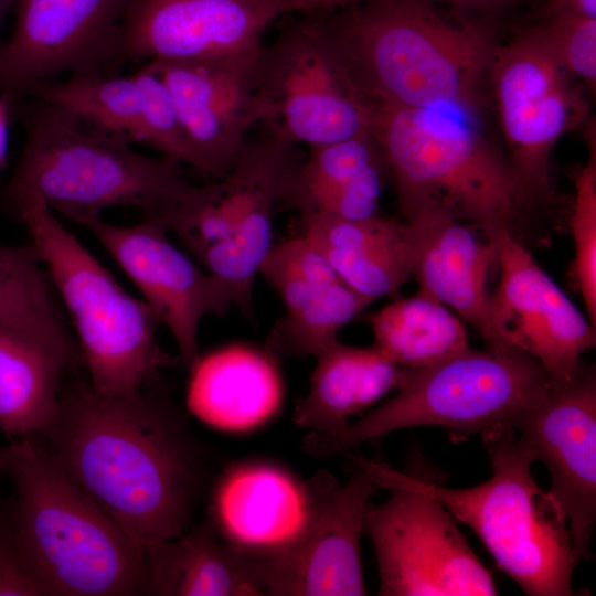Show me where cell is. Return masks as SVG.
Here are the masks:
<instances>
[{
	"instance_id": "obj_1",
	"label": "cell",
	"mask_w": 596,
	"mask_h": 596,
	"mask_svg": "<svg viewBox=\"0 0 596 596\" xmlns=\"http://www.w3.org/2000/svg\"><path fill=\"white\" fill-rule=\"evenodd\" d=\"M42 435L61 469L142 547L188 531L202 462L166 404L145 391L100 395L78 381Z\"/></svg>"
},
{
	"instance_id": "obj_2",
	"label": "cell",
	"mask_w": 596,
	"mask_h": 596,
	"mask_svg": "<svg viewBox=\"0 0 596 596\" xmlns=\"http://www.w3.org/2000/svg\"><path fill=\"white\" fill-rule=\"evenodd\" d=\"M25 130L13 174L0 190V210L15 219L40 201L82 224L110 206H129L171 232L201 185L170 156L148 157L117 135L35 98L10 106Z\"/></svg>"
},
{
	"instance_id": "obj_3",
	"label": "cell",
	"mask_w": 596,
	"mask_h": 596,
	"mask_svg": "<svg viewBox=\"0 0 596 596\" xmlns=\"http://www.w3.org/2000/svg\"><path fill=\"white\" fill-rule=\"evenodd\" d=\"M12 479L23 562L41 596H131L146 590L140 542L79 488L36 435L0 449Z\"/></svg>"
},
{
	"instance_id": "obj_4",
	"label": "cell",
	"mask_w": 596,
	"mask_h": 596,
	"mask_svg": "<svg viewBox=\"0 0 596 596\" xmlns=\"http://www.w3.org/2000/svg\"><path fill=\"white\" fill-rule=\"evenodd\" d=\"M363 94L403 108L469 107L490 68L487 31L428 0H368L328 17Z\"/></svg>"
},
{
	"instance_id": "obj_5",
	"label": "cell",
	"mask_w": 596,
	"mask_h": 596,
	"mask_svg": "<svg viewBox=\"0 0 596 596\" xmlns=\"http://www.w3.org/2000/svg\"><path fill=\"white\" fill-rule=\"evenodd\" d=\"M371 132L404 217L437 209L478 228L489 242L508 232L525 245L529 212L540 201L510 160L467 124L437 108L375 104Z\"/></svg>"
},
{
	"instance_id": "obj_6",
	"label": "cell",
	"mask_w": 596,
	"mask_h": 596,
	"mask_svg": "<svg viewBox=\"0 0 596 596\" xmlns=\"http://www.w3.org/2000/svg\"><path fill=\"white\" fill-rule=\"evenodd\" d=\"M552 382L530 354L512 347L471 348L435 365L406 370L396 394L331 436L308 435L305 449L318 457L394 430L437 426L464 441L497 425L514 424L547 395Z\"/></svg>"
},
{
	"instance_id": "obj_7",
	"label": "cell",
	"mask_w": 596,
	"mask_h": 596,
	"mask_svg": "<svg viewBox=\"0 0 596 596\" xmlns=\"http://www.w3.org/2000/svg\"><path fill=\"white\" fill-rule=\"evenodd\" d=\"M480 434L492 467L487 481L461 489L424 477H415L416 482L473 531L526 595H574L572 576L579 560L565 518L534 481L533 450L510 426Z\"/></svg>"
},
{
	"instance_id": "obj_8",
	"label": "cell",
	"mask_w": 596,
	"mask_h": 596,
	"mask_svg": "<svg viewBox=\"0 0 596 596\" xmlns=\"http://www.w3.org/2000/svg\"><path fill=\"white\" fill-rule=\"evenodd\" d=\"M15 220L28 228L72 317L93 390L105 396L143 391L171 363L159 345L153 311L129 295L45 203H29Z\"/></svg>"
},
{
	"instance_id": "obj_9",
	"label": "cell",
	"mask_w": 596,
	"mask_h": 596,
	"mask_svg": "<svg viewBox=\"0 0 596 596\" xmlns=\"http://www.w3.org/2000/svg\"><path fill=\"white\" fill-rule=\"evenodd\" d=\"M296 147L268 132L247 140L230 171L203 184L174 233L252 322L255 280L274 246V214L298 163Z\"/></svg>"
},
{
	"instance_id": "obj_10",
	"label": "cell",
	"mask_w": 596,
	"mask_h": 596,
	"mask_svg": "<svg viewBox=\"0 0 596 596\" xmlns=\"http://www.w3.org/2000/svg\"><path fill=\"white\" fill-rule=\"evenodd\" d=\"M258 124L309 147L371 131L374 103L356 84L327 17L286 24L262 46Z\"/></svg>"
},
{
	"instance_id": "obj_11",
	"label": "cell",
	"mask_w": 596,
	"mask_h": 596,
	"mask_svg": "<svg viewBox=\"0 0 596 596\" xmlns=\"http://www.w3.org/2000/svg\"><path fill=\"white\" fill-rule=\"evenodd\" d=\"M391 494L369 505L364 531L379 570L381 596L497 595L491 573L471 550L456 519L415 477L363 459Z\"/></svg>"
},
{
	"instance_id": "obj_12",
	"label": "cell",
	"mask_w": 596,
	"mask_h": 596,
	"mask_svg": "<svg viewBox=\"0 0 596 596\" xmlns=\"http://www.w3.org/2000/svg\"><path fill=\"white\" fill-rule=\"evenodd\" d=\"M489 73L509 160L529 191L549 201L551 152L584 120V99L530 31L494 47Z\"/></svg>"
},
{
	"instance_id": "obj_13",
	"label": "cell",
	"mask_w": 596,
	"mask_h": 596,
	"mask_svg": "<svg viewBox=\"0 0 596 596\" xmlns=\"http://www.w3.org/2000/svg\"><path fill=\"white\" fill-rule=\"evenodd\" d=\"M494 246L499 284L488 299L491 348L512 347L534 358L552 384L568 381L595 327L541 268L525 245L501 232Z\"/></svg>"
},
{
	"instance_id": "obj_14",
	"label": "cell",
	"mask_w": 596,
	"mask_h": 596,
	"mask_svg": "<svg viewBox=\"0 0 596 596\" xmlns=\"http://www.w3.org/2000/svg\"><path fill=\"white\" fill-rule=\"evenodd\" d=\"M344 483L327 470L308 479L312 507L299 542L265 571L267 595L361 596L366 594L361 535L377 485L363 459Z\"/></svg>"
},
{
	"instance_id": "obj_15",
	"label": "cell",
	"mask_w": 596,
	"mask_h": 596,
	"mask_svg": "<svg viewBox=\"0 0 596 596\" xmlns=\"http://www.w3.org/2000/svg\"><path fill=\"white\" fill-rule=\"evenodd\" d=\"M81 225L138 287L158 321L172 334L180 362L190 368L200 355L202 320L210 315L223 316L233 307L228 291L178 248L167 227L156 221L116 225L97 216Z\"/></svg>"
},
{
	"instance_id": "obj_16",
	"label": "cell",
	"mask_w": 596,
	"mask_h": 596,
	"mask_svg": "<svg viewBox=\"0 0 596 596\" xmlns=\"http://www.w3.org/2000/svg\"><path fill=\"white\" fill-rule=\"evenodd\" d=\"M278 15L272 0H129L107 67L255 50Z\"/></svg>"
},
{
	"instance_id": "obj_17",
	"label": "cell",
	"mask_w": 596,
	"mask_h": 596,
	"mask_svg": "<svg viewBox=\"0 0 596 596\" xmlns=\"http://www.w3.org/2000/svg\"><path fill=\"white\" fill-rule=\"evenodd\" d=\"M129 0H15V24L0 49V92L10 106L34 83L100 72Z\"/></svg>"
},
{
	"instance_id": "obj_18",
	"label": "cell",
	"mask_w": 596,
	"mask_h": 596,
	"mask_svg": "<svg viewBox=\"0 0 596 596\" xmlns=\"http://www.w3.org/2000/svg\"><path fill=\"white\" fill-rule=\"evenodd\" d=\"M549 470L547 491L565 518L578 560L589 552L596 522V374L581 362L552 384L544 400L513 427Z\"/></svg>"
},
{
	"instance_id": "obj_19",
	"label": "cell",
	"mask_w": 596,
	"mask_h": 596,
	"mask_svg": "<svg viewBox=\"0 0 596 596\" xmlns=\"http://www.w3.org/2000/svg\"><path fill=\"white\" fill-rule=\"evenodd\" d=\"M262 46L203 61H149L171 94L200 160L201 174L211 180L230 171L247 141V132L258 124Z\"/></svg>"
},
{
	"instance_id": "obj_20",
	"label": "cell",
	"mask_w": 596,
	"mask_h": 596,
	"mask_svg": "<svg viewBox=\"0 0 596 596\" xmlns=\"http://www.w3.org/2000/svg\"><path fill=\"white\" fill-rule=\"evenodd\" d=\"M311 507L308 480L268 460H246L217 479L209 519L223 542L265 572L299 542Z\"/></svg>"
},
{
	"instance_id": "obj_21",
	"label": "cell",
	"mask_w": 596,
	"mask_h": 596,
	"mask_svg": "<svg viewBox=\"0 0 596 596\" xmlns=\"http://www.w3.org/2000/svg\"><path fill=\"white\" fill-rule=\"evenodd\" d=\"M404 220L414 233L413 273L419 290L454 309L492 342L488 321V276L494 246L478 228L437 209H421Z\"/></svg>"
},
{
	"instance_id": "obj_22",
	"label": "cell",
	"mask_w": 596,
	"mask_h": 596,
	"mask_svg": "<svg viewBox=\"0 0 596 596\" xmlns=\"http://www.w3.org/2000/svg\"><path fill=\"white\" fill-rule=\"evenodd\" d=\"M283 397L278 359L266 347L230 343L190 365L188 408L214 428L253 430L279 412Z\"/></svg>"
},
{
	"instance_id": "obj_23",
	"label": "cell",
	"mask_w": 596,
	"mask_h": 596,
	"mask_svg": "<svg viewBox=\"0 0 596 596\" xmlns=\"http://www.w3.org/2000/svg\"><path fill=\"white\" fill-rule=\"evenodd\" d=\"M389 175L383 152L371 131L309 147L289 173L280 206L298 215L361 220L379 215Z\"/></svg>"
},
{
	"instance_id": "obj_24",
	"label": "cell",
	"mask_w": 596,
	"mask_h": 596,
	"mask_svg": "<svg viewBox=\"0 0 596 596\" xmlns=\"http://www.w3.org/2000/svg\"><path fill=\"white\" fill-rule=\"evenodd\" d=\"M298 227L340 279L372 301L395 295L412 276L414 233L405 220L310 214L298 216Z\"/></svg>"
},
{
	"instance_id": "obj_25",
	"label": "cell",
	"mask_w": 596,
	"mask_h": 596,
	"mask_svg": "<svg viewBox=\"0 0 596 596\" xmlns=\"http://www.w3.org/2000/svg\"><path fill=\"white\" fill-rule=\"evenodd\" d=\"M147 595H267L263 565L217 535L207 518L182 535L143 545Z\"/></svg>"
},
{
	"instance_id": "obj_26",
	"label": "cell",
	"mask_w": 596,
	"mask_h": 596,
	"mask_svg": "<svg viewBox=\"0 0 596 596\" xmlns=\"http://www.w3.org/2000/svg\"><path fill=\"white\" fill-rule=\"evenodd\" d=\"M309 391L296 404V425L316 436H331L350 418L397 389L406 369L374 345L353 347L338 340L317 356Z\"/></svg>"
},
{
	"instance_id": "obj_27",
	"label": "cell",
	"mask_w": 596,
	"mask_h": 596,
	"mask_svg": "<svg viewBox=\"0 0 596 596\" xmlns=\"http://www.w3.org/2000/svg\"><path fill=\"white\" fill-rule=\"evenodd\" d=\"M274 290L284 304L285 315L269 332L266 348L277 359L317 356L373 302L341 279L288 277Z\"/></svg>"
},
{
	"instance_id": "obj_28",
	"label": "cell",
	"mask_w": 596,
	"mask_h": 596,
	"mask_svg": "<svg viewBox=\"0 0 596 596\" xmlns=\"http://www.w3.org/2000/svg\"><path fill=\"white\" fill-rule=\"evenodd\" d=\"M0 328L46 349L67 366L78 362L52 283L32 244L0 245Z\"/></svg>"
},
{
	"instance_id": "obj_29",
	"label": "cell",
	"mask_w": 596,
	"mask_h": 596,
	"mask_svg": "<svg viewBox=\"0 0 596 596\" xmlns=\"http://www.w3.org/2000/svg\"><path fill=\"white\" fill-rule=\"evenodd\" d=\"M374 347L406 370L435 365L469 349L462 322L448 307L418 290L371 315Z\"/></svg>"
},
{
	"instance_id": "obj_30",
	"label": "cell",
	"mask_w": 596,
	"mask_h": 596,
	"mask_svg": "<svg viewBox=\"0 0 596 596\" xmlns=\"http://www.w3.org/2000/svg\"><path fill=\"white\" fill-rule=\"evenodd\" d=\"M66 366L46 349L0 328V429L7 437L45 432L58 406Z\"/></svg>"
},
{
	"instance_id": "obj_31",
	"label": "cell",
	"mask_w": 596,
	"mask_h": 596,
	"mask_svg": "<svg viewBox=\"0 0 596 596\" xmlns=\"http://www.w3.org/2000/svg\"><path fill=\"white\" fill-rule=\"evenodd\" d=\"M25 97L47 103L129 142H142L141 95L132 75L71 74L64 81L34 83Z\"/></svg>"
},
{
	"instance_id": "obj_32",
	"label": "cell",
	"mask_w": 596,
	"mask_h": 596,
	"mask_svg": "<svg viewBox=\"0 0 596 596\" xmlns=\"http://www.w3.org/2000/svg\"><path fill=\"white\" fill-rule=\"evenodd\" d=\"M587 163L575 175V195L570 216L574 242L571 275L583 297L589 322L596 327V147L588 135Z\"/></svg>"
},
{
	"instance_id": "obj_33",
	"label": "cell",
	"mask_w": 596,
	"mask_h": 596,
	"mask_svg": "<svg viewBox=\"0 0 596 596\" xmlns=\"http://www.w3.org/2000/svg\"><path fill=\"white\" fill-rule=\"evenodd\" d=\"M142 104V143L178 159L201 173L200 160L179 118L171 94L156 65L146 62L131 74Z\"/></svg>"
},
{
	"instance_id": "obj_34",
	"label": "cell",
	"mask_w": 596,
	"mask_h": 596,
	"mask_svg": "<svg viewBox=\"0 0 596 596\" xmlns=\"http://www.w3.org/2000/svg\"><path fill=\"white\" fill-rule=\"evenodd\" d=\"M565 72L581 78L589 92L596 86V19L560 15L530 30Z\"/></svg>"
},
{
	"instance_id": "obj_35",
	"label": "cell",
	"mask_w": 596,
	"mask_h": 596,
	"mask_svg": "<svg viewBox=\"0 0 596 596\" xmlns=\"http://www.w3.org/2000/svg\"><path fill=\"white\" fill-rule=\"evenodd\" d=\"M39 595L18 545L13 513L0 514V596Z\"/></svg>"
},
{
	"instance_id": "obj_36",
	"label": "cell",
	"mask_w": 596,
	"mask_h": 596,
	"mask_svg": "<svg viewBox=\"0 0 596 596\" xmlns=\"http://www.w3.org/2000/svg\"><path fill=\"white\" fill-rule=\"evenodd\" d=\"M543 14L546 19L560 15L596 19V0H547Z\"/></svg>"
},
{
	"instance_id": "obj_37",
	"label": "cell",
	"mask_w": 596,
	"mask_h": 596,
	"mask_svg": "<svg viewBox=\"0 0 596 596\" xmlns=\"http://www.w3.org/2000/svg\"><path fill=\"white\" fill-rule=\"evenodd\" d=\"M281 13H317L339 7L354 6L361 0H272Z\"/></svg>"
},
{
	"instance_id": "obj_38",
	"label": "cell",
	"mask_w": 596,
	"mask_h": 596,
	"mask_svg": "<svg viewBox=\"0 0 596 596\" xmlns=\"http://www.w3.org/2000/svg\"><path fill=\"white\" fill-rule=\"evenodd\" d=\"M10 119H11L10 108L0 92V182H1L2 171L8 160V140H9L8 127L10 124Z\"/></svg>"
},
{
	"instance_id": "obj_39",
	"label": "cell",
	"mask_w": 596,
	"mask_h": 596,
	"mask_svg": "<svg viewBox=\"0 0 596 596\" xmlns=\"http://www.w3.org/2000/svg\"><path fill=\"white\" fill-rule=\"evenodd\" d=\"M433 1V0H428ZM466 9H490L512 2L513 0H437Z\"/></svg>"
},
{
	"instance_id": "obj_40",
	"label": "cell",
	"mask_w": 596,
	"mask_h": 596,
	"mask_svg": "<svg viewBox=\"0 0 596 596\" xmlns=\"http://www.w3.org/2000/svg\"><path fill=\"white\" fill-rule=\"evenodd\" d=\"M15 4V0H0V49L4 41L1 40V30L9 10Z\"/></svg>"
},
{
	"instance_id": "obj_41",
	"label": "cell",
	"mask_w": 596,
	"mask_h": 596,
	"mask_svg": "<svg viewBox=\"0 0 596 596\" xmlns=\"http://www.w3.org/2000/svg\"><path fill=\"white\" fill-rule=\"evenodd\" d=\"M0 468H1V464H0Z\"/></svg>"
}]
</instances>
